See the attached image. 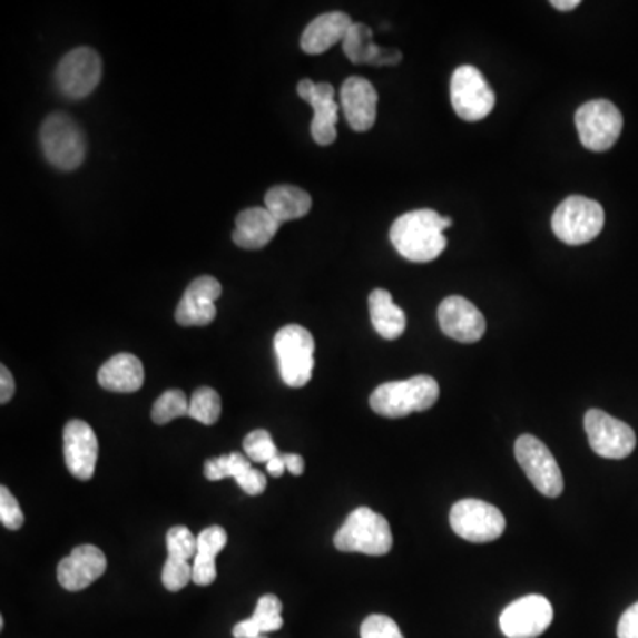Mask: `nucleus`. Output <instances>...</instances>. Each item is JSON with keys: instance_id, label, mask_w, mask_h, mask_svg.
<instances>
[{"instance_id": "nucleus-1", "label": "nucleus", "mask_w": 638, "mask_h": 638, "mask_svg": "<svg viewBox=\"0 0 638 638\" xmlns=\"http://www.w3.org/2000/svg\"><path fill=\"white\" fill-rule=\"evenodd\" d=\"M451 226V218L442 217L434 209H413L392 224L391 242L404 259L430 263L448 247L443 230Z\"/></svg>"}, {"instance_id": "nucleus-2", "label": "nucleus", "mask_w": 638, "mask_h": 638, "mask_svg": "<svg viewBox=\"0 0 638 638\" xmlns=\"http://www.w3.org/2000/svg\"><path fill=\"white\" fill-rule=\"evenodd\" d=\"M440 386L428 374H419L403 382H389L376 386L370 397L371 409L385 419L406 418L410 413L425 412L439 401Z\"/></svg>"}, {"instance_id": "nucleus-3", "label": "nucleus", "mask_w": 638, "mask_h": 638, "mask_svg": "<svg viewBox=\"0 0 638 638\" xmlns=\"http://www.w3.org/2000/svg\"><path fill=\"white\" fill-rule=\"evenodd\" d=\"M334 544L340 552L365 553V556H386L391 552L394 538L385 517L370 508H359L346 518L337 530Z\"/></svg>"}, {"instance_id": "nucleus-4", "label": "nucleus", "mask_w": 638, "mask_h": 638, "mask_svg": "<svg viewBox=\"0 0 638 638\" xmlns=\"http://www.w3.org/2000/svg\"><path fill=\"white\" fill-rule=\"evenodd\" d=\"M274 347L283 382L292 389L307 385L314 371L313 334L304 326H284L275 334Z\"/></svg>"}, {"instance_id": "nucleus-5", "label": "nucleus", "mask_w": 638, "mask_h": 638, "mask_svg": "<svg viewBox=\"0 0 638 638\" xmlns=\"http://www.w3.org/2000/svg\"><path fill=\"white\" fill-rule=\"evenodd\" d=\"M603 226V206L583 196H569L562 200L552 217L553 233L566 245L589 244L598 238Z\"/></svg>"}, {"instance_id": "nucleus-6", "label": "nucleus", "mask_w": 638, "mask_h": 638, "mask_svg": "<svg viewBox=\"0 0 638 638\" xmlns=\"http://www.w3.org/2000/svg\"><path fill=\"white\" fill-rule=\"evenodd\" d=\"M40 140L45 157L57 169L73 170L82 166L86 137L70 116L61 112L48 116L40 130Z\"/></svg>"}, {"instance_id": "nucleus-7", "label": "nucleus", "mask_w": 638, "mask_h": 638, "mask_svg": "<svg viewBox=\"0 0 638 638\" xmlns=\"http://www.w3.org/2000/svg\"><path fill=\"white\" fill-rule=\"evenodd\" d=\"M580 143L591 151L603 153L612 148L622 131V114L612 101L592 100L575 114Z\"/></svg>"}, {"instance_id": "nucleus-8", "label": "nucleus", "mask_w": 638, "mask_h": 638, "mask_svg": "<svg viewBox=\"0 0 638 638\" xmlns=\"http://www.w3.org/2000/svg\"><path fill=\"white\" fill-rule=\"evenodd\" d=\"M514 457L539 493L556 499L565 490V479L552 451L532 434H521L514 443Z\"/></svg>"}, {"instance_id": "nucleus-9", "label": "nucleus", "mask_w": 638, "mask_h": 638, "mask_svg": "<svg viewBox=\"0 0 638 638\" xmlns=\"http://www.w3.org/2000/svg\"><path fill=\"white\" fill-rule=\"evenodd\" d=\"M451 101L463 121L475 122L490 116L495 107V92L475 66L463 65L452 73Z\"/></svg>"}, {"instance_id": "nucleus-10", "label": "nucleus", "mask_w": 638, "mask_h": 638, "mask_svg": "<svg viewBox=\"0 0 638 638\" xmlns=\"http://www.w3.org/2000/svg\"><path fill=\"white\" fill-rule=\"evenodd\" d=\"M451 527L470 543H491L504 534L506 518L495 506L465 499L452 506Z\"/></svg>"}, {"instance_id": "nucleus-11", "label": "nucleus", "mask_w": 638, "mask_h": 638, "mask_svg": "<svg viewBox=\"0 0 638 638\" xmlns=\"http://www.w3.org/2000/svg\"><path fill=\"white\" fill-rule=\"evenodd\" d=\"M583 425L589 445L598 457L607 460H625L637 448V434L631 430V425L614 419L603 410H589Z\"/></svg>"}, {"instance_id": "nucleus-12", "label": "nucleus", "mask_w": 638, "mask_h": 638, "mask_svg": "<svg viewBox=\"0 0 638 638\" xmlns=\"http://www.w3.org/2000/svg\"><path fill=\"white\" fill-rule=\"evenodd\" d=\"M104 75L98 53L89 47L75 48L57 66L56 80L62 95L71 100H82L95 91Z\"/></svg>"}, {"instance_id": "nucleus-13", "label": "nucleus", "mask_w": 638, "mask_h": 638, "mask_svg": "<svg viewBox=\"0 0 638 638\" xmlns=\"http://www.w3.org/2000/svg\"><path fill=\"white\" fill-rule=\"evenodd\" d=\"M552 621V603L544 596L529 595L506 607L500 616V630L508 638H538Z\"/></svg>"}, {"instance_id": "nucleus-14", "label": "nucleus", "mask_w": 638, "mask_h": 638, "mask_svg": "<svg viewBox=\"0 0 638 638\" xmlns=\"http://www.w3.org/2000/svg\"><path fill=\"white\" fill-rule=\"evenodd\" d=\"M300 98L311 104L314 110L311 122V135L320 146H331L337 139V118L340 105L335 104V91L332 84L313 82L311 79L300 80L296 87Z\"/></svg>"}, {"instance_id": "nucleus-15", "label": "nucleus", "mask_w": 638, "mask_h": 638, "mask_svg": "<svg viewBox=\"0 0 638 638\" xmlns=\"http://www.w3.org/2000/svg\"><path fill=\"white\" fill-rule=\"evenodd\" d=\"M439 323L443 334L458 343H478L487 332V320L472 302L463 296H449L439 307Z\"/></svg>"}, {"instance_id": "nucleus-16", "label": "nucleus", "mask_w": 638, "mask_h": 638, "mask_svg": "<svg viewBox=\"0 0 638 638\" xmlns=\"http://www.w3.org/2000/svg\"><path fill=\"white\" fill-rule=\"evenodd\" d=\"M65 443L66 467L73 478L89 481L95 475L96 461H98V439L87 422L75 421L65 425L62 434Z\"/></svg>"}, {"instance_id": "nucleus-17", "label": "nucleus", "mask_w": 638, "mask_h": 638, "mask_svg": "<svg viewBox=\"0 0 638 638\" xmlns=\"http://www.w3.org/2000/svg\"><path fill=\"white\" fill-rule=\"evenodd\" d=\"M222 286L212 275L192 281L176 308V322L181 326H205L217 317L215 302L220 298Z\"/></svg>"}, {"instance_id": "nucleus-18", "label": "nucleus", "mask_w": 638, "mask_h": 638, "mask_svg": "<svg viewBox=\"0 0 638 638\" xmlns=\"http://www.w3.org/2000/svg\"><path fill=\"white\" fill-rule=\"evenodd\" d=\"M107 571V557L100 548L82 544L59 562L57 580L66 591H84Z\"/></svg>"}, {"instance_id": "nucleus-19", "label": "nucleus", "mask_w": 638, "mask_h": 638, "mask_svg": "<svg viewBox=\"0 0 638 638\" xmlns=\"http://www.w3.org/2000/svg\"><path fill=\"white\" fill-rule=\"evenodd\" d=\"M341 109L353 130H371L379 114V92L370 80L350 77L341 87Z\"/></svg>"}, {"instance_id": "nucleus-20", "label": "nucleus", "mask_w": 638, "mask_h": 638, "mask_svg": "<svg viewBox=\"0 0 638 638\" xmlns=\"http://www.w3.org/2000/svg\"><path fill=\"white\" fill-rule=\"evenodd\" d=\"M343 50L353 65L395 66L403 59L400 50L374 45L373 31L364 23L353 22L344 38Z\"/></svg>"}, {"instance_id": "nucleus-21", "label": "nucleus", "mask_w": 638, "mask_h": 638, "mask_svg": "<svg viewBox=\"0 0 638 638\" xmlns=\"http://www.w3.org/2000/svg\"><path fill=\"white\" fill-rule=\"evenodd\" d=\"M352 26V18L343 11H332V13L314 18L313 22L305 27L302 40H300L302 50L308 56L325 53L334 45L343 43Z\"/></svg>"}, {"instance_id": "nucleus-22", "label": "nucleus", "mask_w": 638, "mask_h": 638, "mask_svg": "<svg viewBox=\"0 0 638 638\" xmlns=\"http://www.w3.org/2000/svg\"><path fill=\"white\" fill-rule=\"evenodd\" d=\"M278 224L274 215L263 206V208H248L239 213L236 218V229L233 233V242L238 247L247 251H259L275 238Z\"/></svg>"}, {"instance_id": "nucleus-23", "label": "nucleus", "mask_w": 638, "mask_h": 638, "mask_svg": "<svg viewBox=\"0 0 638 638\" xmlns=\"http://www.w3.org/2000/svg\"><path fill=\"white\" fill-rule=\"evenodd\" d=\"M98 383L105 391L121 392V394L137 392L144 385L143 362L139 356L131 353L114 355L98 371Z\"/></svg>"}, {"instance_id": "nucleus-24", "label": "nucleus", "mask_w": 638, "mask_h": 638, "mask_svg": "<svg viewBox=\"0 0 638 638\" xmlns=\"http://www.w3.org/2000/svg\"><path fill=\"white\" fill-rule=\"evenodd\" d=\"M227 532L224 527L213 526L197 536V556L192 565V582L196 586H209L217 578L218 553L226 548Z\"/></svg>"}, {"instance_id": "nucleus-25", "label": "nucleus", "mask_w": 638, "mask_h": 638, "mask_svg": "<svg viewBox=\"0 0 638 638\" xmlns=\"http://www.w3.org/2000/svg\"><path fill=\"white\" fill-rule=\"evenodd\" d=\"M371 323L383 340H400L406 331V314L397 307L386 289H374L370 295Z\"/></svg>"}, {"instance_id": "nucleus-26", "label": "nucleus", "mask_w": 638, "mask_h": 638, "mask_svg": "<svg viewBox=\"0 0 638 638\" xmlns=\"http://www.w3.org/2000/svg\"><path fill=\"white\" fill-rule=\"evenodd\" d=\"M313 199L307 192L293 185H278L266 192L265 208L274 215L278 224L298 220L311 212Z\"/></svg>"}, {"instance_id": "nucleus-27", "label": "nucleus", "mask_w": 638, "mask_h": 638, "mask_svg": "<svg viewBox=\"0 0 638 638\" xmlns=\"http://www.w3.org/2000/svg\"><path fill=\"white\" fill-rule=\"evenodd\" d=\"M281 612H283V601L277 596H261L254 616L238 622L233 628V635L235 638H257L263 634L281 630L284 625Z\"/></svg>"}, {"instance_id": "nucleus-28", "label": "nucleus", "mask_w": 638, "mask_h": 638, "mask_svg": "<svg viewBox=\"0 0 638 638\" xmlns=\"http://www.w3.org/2000/svg\"><path fill=\"white\" fill-rule=\"evenodd\" d=\"M222 400L217 391L212 386H200L192 394L190 404H188V418L200 424L212 425L220 419Z\"/></svg>"}, {"instance_id": "nucleus-29", "label": "nucleus", "mask_w": 638, "mask_h": 638, "mask_svg": "<svg viewBox=\"0 0 638 638\" xmlns=\"http://www.w3.org/2000/svg\"><path fill=\"white\" fill-rule=\"evenodd\" d=\"M188 404L185 392L173 389V391L164 392V394L153 404L151 418L155 424H169L170 421L178 418L188 415Z\"/></svg>"}, {"instance_id": "nucleus-30", "label": "nucleus", "mask_w": 638, "mask_h": 638, "mask_svg": "<svg viewBox=\"0 0 638 638\" xmlns=\"http://www.w3.org/2000/svg\"><path fill=\"white\" fill-rule=\"evenodd\" d=\"M253 469L248 463L247 458L239 452H233L227 457L213 458L205 463V475L209 481H220V479L233 478L238 479L244 475L247 470Z\"/></svg>"}, {"instance_id": "nucleus-31", "label": "nucleus", "mask_w": 638, "mask_h": 638, "mask_svg": "<svg viewBox=\"0 0 638 638\" xmlns=\"http://www.w3.org/2000/svg\"><path fill=\"white\" fill-rule=\"evenodd\" d=\"M197 538L187 527L178 526L167 532V557L178 560L196 559Z\"/></svg>"}, {"instance_id": "nucleus-32", "label": "nucleus", "mask_w": 638, "mask_h": 638, "mask_svg": "<svg viewBox=\"0 0 638 638\" xmlns=\"http://www.w3.org/2000/svg\"><path fill=\"white\" fill-rule=\"evenodd\" d=\"M244 449L248 460L256 461V463H268L281 454L274 440H272V434L265 430L248 433L244 440Z\"/></svg>"}, {"instance_id": "nucleus-33", "label": "nucleus", "mask_w": 638, "mask_h": 638, "mask_svg": "<svg viewBox=\"0 0 638 638\" xmlns=\"http://www.w3.org/2000/svg\"><path fill=\"white\" fill-rule=\"evenodd\" d=\"M190 580V562L167 557L166 565H164V571H161V583L166 586L167 591H181L183 587H187Z\"/></svg>"}, {"instance_id": "nucleus-34", "label": "nucleus", "mask_w": 638, "mask_h": 638, "mask_svg": "<svg viewBox=\"0 0 638 638\" xmlns=\"http://www.w3.org/2000/svg\"><path fill=\"white\" fill-rule=\"evenodd\" d=\"M361 638H404V635L401 634L400 626L394 619L382 614H373L362 622Z\"/></svg>"}, {"instance_id": "nucleus-35", "label": "nucleus", "mask_w": 638, "mask_h": 638, "mask_svg": "<svg viewBox=\"0 0 638 638\" xmlns=\"http://www.w3.org/2000/svg\"><path fill=\"white\" fill-rule=\"evenodd\" d=\"M0 521L9 530L22 529L23 512L8 488H0Z\"/></svg>"}, {"instance_id": "nucleus-36", "label": "nucleus", "mask_w": 638, "mask_h": 638, "mask_svg": "<svg viewBox=\"0 0 638 638\" xmlns=\"http://www.w3.org/2000/svg\"><path fill=\"white\" fill-rule=\"evenodd\" d=\"M236 482L247 495H261L266 490L265 473L256 469L247 470L242 478L236 479Z\"/></svg>"}, {"instance_id": "nucleus-37", "label": "nucleus", "mask_w": 638, "mask_h": 638, "mask_svg": "<svg viewBox=\"0 0 638 638\" xmlns=\"http://www.w3.org/2000/svg\"><path fill=\"white\" fill-rule=\"evenodd\" d=\"M617 637L638 638V603L631 605L617 625Z\"/></svg>"}, {"instance_id": "nucleus-38", "label": "nucleus", "mask_w": 638, "mask_h": 638, "mask_svg": "<svg viewBox=\"0 0 638 638\" xmlns=\"http://www.w3.org/2000/svg\"><path fill=\"white\" fill-rule=\"evenodd\" d=\"M14 394V380L11 371L2 365L0 367V403L6 404L11 401Z\"/></svg>"}, {"instance_id": "nucleus-39", "label": "nucleus", "mask_w": 638, "mask_h": 638, "mask_svg": "<svg viewBox=\"0 0 638 638\" xmlns=\"http://www.w3.org/2000/svg\"><path fill=\"white\" fill-rule=\"evenodd\" d=\"M284 463H286L287 472H292L293 475H302L305 470V461L304 458L300 457V454H293V452H287V454H283Z\"/></svg>"}, {"instance_id": "nucleus-40", "label": "nucleus", "mask_w": 638, "mask_h": 638, "mask_svg": "<svg viewBox=\"0 0 638 638\" xmlns=\"http://www.w3.org/2000/svg\"><path fill=\"white\" fill-rule=\"evenodd\" d=\"M266 470H268L269 475L274 478H281L284 472H286V463H284L283 454H278L274 460L266 463Z\"/></svg>"}, {"instance_id": "nucleus-41", "label": "nucleus", "mask_w": 638, "mask_h": 638, "mask_svg": "<svg viewBox=\"0 0 638 638\" xmlns=\"http://www.w3.org/2000/svg\"><path fill=\"white\" fill-rule=\"evenodd\" d=\"M550 4L559 11H573L580 6V0H552Z\"/></svg>"}, {"instance_id": "nucleus-42", "label": "nucleus", "mask_w": 638, "mask_h": 638, "mask_svg": "<svg viewBox=\"0 0 638 638\" xmlns=\"http://www.w3.org/2000/svg\"><path fill=\"white\" fill-rule=\"evenodd\" d=\"M257 638H266V637H257Z\"/></svg>"}]
</instances>
